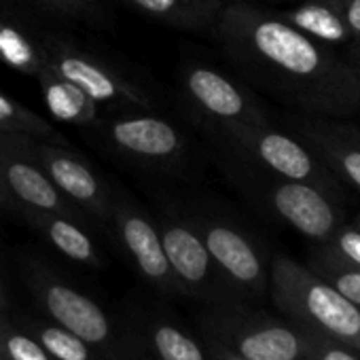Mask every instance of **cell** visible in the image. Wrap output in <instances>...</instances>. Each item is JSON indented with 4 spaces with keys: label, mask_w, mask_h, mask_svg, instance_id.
I'll list each match as a JSON object with an SVG mask.
<instances>
[{
    "label": "cell",
    "mask_w": 360,
    "mask_h": 360,
    "mask_svg": "<svg viewBox=\"0 0 360 360\" xmlns=\"http://www.w3.org/2000/svg\"><path fill=\"white\" fill-rule=\"evenodd\" d=\"M157 24L185 32L212 30L225 0H119Z\"/></svg>",
    "instance_id": "19"
},
{
    "label": "cell",
    "mask_w": 360,
    "mask_h": 360,
    "mask_svg": "<svg viewBox=\"0 0 360 360\" xmlns=\"http://www.w3.org/2000/svg\"><path fill=\"white\" fill-rule=\"evenodd\" d=\"M248 189H252L263 206L282 223L292 227L316 244H324L345 223L341 195L322 187L269 176L265 172L246 176Z\"/></svg>",
    "instance_id": "7"
},
{
    "label": "cell",
    "mask_w": 360,
    "mask_h": 360,
    "mask_svg": "<svg viewBox=\"0 0 360 360\" xmlns=\"http://www.w3.org/2000/svg\"><path fill=\"white\" fill-rule=\"evenodd\" d=\"M0 360H5V358H3V356H0Z\"/></svg>",
    "instance_id": "34"
},
{
    "label": "cell",
    "mask_w": 360,
    "mask_h": 360,
    "mask_svg": "<svg viewBox=\"0 0 360 360\" xmlns=\"http://www.w3.org/2000/svg\"><path fill=\"white\" fill-rule=\"evenodd\" d=\"M267 292L282 318L295 326L326 335L360 352V307L307 265L284 255L274 257Z\"/></svg>",
    "instance_id": "3"
},
{
    "label": "cell",
    "mask_w": 360,
    "mask_h": 360,
    "mask_svg": "<svg viewBox=\"0 0 360 360\" xmlns=\"http://www.w3.org/2000/svg\"><path fill=\"white\" fill-rule=\"evenodd\" d=\"M131 328L144 360H210L204 339L189 333L167 314H144Z\"/></svg>",
    "instance_id": "17"
},
{
    "label": "cell",
    "mask_w": 360,
    "mask_h": 360,
    "mask_svg": "<svg viewBox=\"0 0 360 360\" xmlns=\"http://www.w3.org/2000/svg\"><path fill=\"white\" fill-rule=\"evenodd\" d=\"M32 140L20 134H0V174L20 208L58 212L85 223L87 219L58 191L34 157Z\"/></svg>",
    "instance_id": "12"
},
{
    "label": "cell",
    "mask_w": 360,
    "mask_h": 360,
    "mask_svg": "<svg viewBox=\"0 0 360 360\" xmlns=\"http://www.w3.org/2000/svg\"><path fill=\"white\" fill-rule=\"evenodd\" d=\"M121 250L138 271V276L163 297H180L169 263L163 252L157 223L127 195L112 191L110 221Z\"/></svg>",
    "instance_id": "10"
},
{
    "label": "cell",
    "mask_w": 360,
    "mask_h": 360,
    "mask_svg": "<svg viewBox=\"0 0 360 360\" xmlns=\"http://www.w3.org/2000/svg\"><path fill=\"white\" fill-rule=\"evenodd\" d=\"M18 217H22L34 231H39L66 259L79 265L91 267V269L104 267V259L94 238L83 227L85 223L58 214V212H45V210H34V208H20Z\"/></svg>",
    "instance_id": "18"
},
{
    "label": "cell",
    "mask_w": 360,
    "mask_h": 360,
    "mask_svg": "<svg viewBox=\"0 0 360 360\" xmlns=\"http://www.w3.org/2000/svg\"><path fill=\"white\" fill-rule=\"evenodd\" d=\"M157 229L180 297L204 301L206 305L236 299L217 274L204 238L189 214L165 208L159 214Z\"/></svg>",
    "instance_id": "9"
},
{
    "label": "cell",
    "mask_w": 360,
    "mask_h": 360,
    "mask_svg": "<svg viewBox=\"0 0 360 360\" xmlns=\"http://www.w3.org/2000/svg\"><path fill=\"white\" fill-rule=\"evenodd\" d=\"M200 326L246 360H305L299 326L259 311L242 299L208 303Z\"/></svg>",
    "instance_id": "5"
},
{
    "label": "cell",
    "mask_w": 360,
    "mask_h": 360,
    "mask_svg": "<svg viewBox=\"0 0 360 360\" xmlns=\"http://www.w3.org/2000/svg\"><path fill=\"white\" fill-rule=\"evenodd\" d=\"M0 210H5V212H11V214H18V204L13 202L7 185H5V180H3V174H0Z\"/></svg>",
    "instance_id": "30"
},
{
    "label": "cell",
    "mask_w": 360,
    "mask_h": 360,
    "mask_svg": "<svg viewBox=\"0 0 360 360\" xmlns=\"http://www.w3.org/2000/svg\"><path fill=\"white\" fill-rule=\"evenodd\" d=\"M0 356L5 360H56L43 343L20 324L13 309L0 316Z\"/></svg>",
    "instance_id": "25"
},
{
    "label": "cell",
    "mask_w": 360,
    "mask_h": 360,
    "mask_svg": "<svg viewBox=\"0 0 360 360\" xmlns=\"http://www.w3.org/2000/svg\"><path fill=\"white\" fill-rule=\"evenodd\" d=\"M280 15L326 47L360 39V0H303Z\"/></svg>",
    "instance_id": "16"
},
{
    "label": "cell",
    "mask_w": 360,
    "mask_h": 360,
    "mask_svg": "<svg viewBox=\"0 0 360 360\" xmlns=\"http://www.w3.org/2000/svg\"><path fill=\"white\" fill-rule=\"evenodd\" d=\"M299 138L333 172L341 185L360 193V129L328 117L305 119L297 123Z\"/></svg>",
    "instance_id": "15"
},
{
    "label": "cell",
    "mask_w": 360,
    "mask_h": 360,
    "mask_svg": "<svg viewBox=\"0 0 360 360\" xmlns=\"http://www.w3.org/2000/svg\"><path fill=\"white\" fill-rule=\"evenodd\" d=\"M212 30L244 72L290 106L328 119L360 110V77L349 62L280 13L233 0L225 3Z\"/></svg>",
    "instance_id": "1"
},
{
    "label": "cell",
    "mask_w": 360,
    "mask_h": 360,
    "mask_svg": "<svg viewBox=\"0 0 360 360\" xmlns=\"http://www.w3.org/2000/svg\"><path fill=\"white\" fill-rule=\"evenodd\" d=\"M210 252L217 274L236 299H259L269 290V265L259 244L223 214L189 212Z\"/></svg>",
    "instance_id": "8"
},
{
    "label": "cell",
    "mask_w": 360,
    "mask_h": 360,
    "mask_svg": "<svg viewBox=\"0 0 360 360\" xmlns=\"http://www.w3.org/2000/svg\"><path fill=\"white\" fill-rule=\"evenodd\" d=\"M13 314L20 320V324L26 330H30L56 360H106L87 341H83L68 328L51 322L49 318L26 314V311H13Z\"/></svg>",
    "instance_id": "22"
},
{
    "label": "cell",
    "mask_w": 360,
    "mask_h": 360,
    "mask_svg": "<svg viewBox=\"0 0 360 360\" xmlns=\"http://www.w3.org/2000/svg\"><path fill=\"white\" fill-rule=\"evenodd\" d=\"M212 125L231 150L255 169L286 180L309 183L343 198V185L299 136L284 134L269 123L221 121Z\"/></svg>",
    "instance_id": "4"
},
{
    "label": "cell",
    "mask_w": 360,
    "mask_h": 360,
    "mask_svg": "<svg viewBox=\"0 0 360 360\" xmlns=\"http://www.w3.org/2000/svg\"><path fill=\"white\" fill-rule=\"evenodd\" d=\"M32 3L51 15H60L72 22L104 24L108 18L98 0H32Z\"/></svg>",
    "instance_id": "26"
},
{
    "label": "cell",
    "mask_w": 360,
    "mask_h": 360,
    "mask_svg": "<svg viewBox=\"0 0 360 360\" xmlns=\"http://www.w3.org/2000/svg\"><path fill=\"white\" fill-rule=\"evenodd\" d=\"M22 276L45 318L87 341L106 360H144L134 328L115 322L98 301L70 284L49 263L26 257L22 261Z\"/></svg>",
    "instance_id": "2"
},
{
    "label": "cell",
    "mask_w": 360,
    "mask_h": 360,
    "mask_svg": "<svg viewBox=\"0 0 360 360\" xmlns=\"http://www.w3.org/2000/svg\"><path fill=\"white\" fill-rule=\"evenodd\" d=\"M307 267L316 271L322 280H326L335 290H339L349 303L360 307V267H354L324 246H320L307 261Z\"/></svg>",
    "instance_id": "24"
},
{
    "label": "cell",
    "mask_w": 360,
    "mask_h": 360,
    "mask_svg": "<svg viewBox=\"0 0 360 360\" xmlns=\"http://www.w3.org/2000/svg\"><path fill=\"white\" fill-rule=\"evenodd\" d=\"M106 142L123 157L146 165H172L183 157L185 138L174 123L144 110H127L98 127Z\"/></svg>",
    "instance_id": "13"
},
{
    "label": "cell",
    "mask_w": 360,
    "mask_h": 360,
    "mask_svg": "<svg viewBox=\"0 0 360 360\" xmlns=\"http://www.w3.org/2000/svg\"><path fill=\"white\" fill-rule=\"evenodd\" d=\"M32 150L58 191L85 217L108 227L112 191L106 180L68 144L32 140Z\"/></svg>",
    "instance_id": "11"
},
{
    "label": "cell",
    "mask_w": 360,
    "mask_h": 360,
    "mask_svg": "<svg viewBox=\"0 0 360 360\" xmlns=\"http://www.w3.org/2000/svg\"><path fill=\"white\" fill-rule=\"evenodd\" d=\"M320 246H324L328 252H333L341 261L354 267H360V229L354 223H343L330 236V240Z\"/></svg>",
    "instance_id": "28"
},
{
    "label": "cell",
    "mask_w": 360,
    "mask_h": 360,
    "mask_svg": "<svg viewBox=\"0 0 360 360\" xmlns=\"http://www.w3.org/2000/svg\"><path fill=\"white\" fill-rule=\"evenodd\" d=\"M11 311V295H9V288L7 284L0 280V316Z\"/></svg>",
    "instance_id": "32"
},
{
    "label": "cell",
    "mask_w": 360,
    "mask_h": 360,
    "mask_svg": "<svg viewBox=\"0 0 360 360\" xmlns=\"http://www.w3.org/2000/svg\"><path fill=\"white\" fill-rule=\"evenodd\" d=\"M180 79H183V94L204 119L212 123H267V115L252 98V94H248L223 72L210 66L189 64L180 75Z\"/></svg>",
    "instance_id": "14"
},
{
    "label": "cell",
    "mask_w": 360,
    "mask_h": 360,
    "mask_svg": "<svg viewBox=\"0 0 360 360\" xmlns=\"http://www.w3.org/2000/svg\"><path fill=\"white\" fill-rule=\"evenodd\" d=\"M354 225H356V227H358V229H360V214H358V217H356V221H354Z\"/></svg>",
    "instance_id": "33"
},
{
    "label": "cell",
    "mask_w": 360,
    "mask_h": 360,
    "mask_svg": "<svg viewBox=\"0 0 360 360\" xmlns=\"http://www.w3.org/2000/svg\"><path fill=\"white\" fill-rule=\"evenodd\" d=\"M347 60H349V66L358 72V77H360V39L358 41H354V43H349L347 47Z\"/></svg>",
    "instance_id": "31"
},
{
    "label": "cell",
    "mask_w": 360,
    "mask_h": 360,
    "mask_svg": "<svg viewBox=\"0 0 360 360\" xmlns=\"http://www.w3.org/2000/svg\"><path fill=\"white\" fill-rule=\"evenodd\" d=\"M0 134H20L34 140L66 144L64 136L41 115L32 112L5 91H0Z\"/></svg>",
    "instance_id": "23"
},
{
    "label": "cell",
    "mask_w": 360,
    "mask_h": 360,
    "mask_svg": "<svg viewBox=\"0 0 360 360\" xmlns=\"http://www.w3.org/2000/svg\"><path fill=\"white\" fill-rule=\"evenodd\" d=\"M202 339H204V345L210 354V360H246L238 352H233L231 347H227L223 341H219L217 337H212L208 333H202Z\"/></svg>",
    "instance_id": "29"
},
{
    "label": "cell",
    "mask_w": 360,
    "mask_h": 360,
    "mask_svg": "<svg viewBox=\"0 0 360 360\" xmlns=\"http://www.w3.org/2000/svg\"><path fill=\"white\" fill-rule=\"evenodd\" d=\"M0 64L37 79L47 68V53L39 37H32L7 18H0Z\"/></svg>",
    "instance_id": "21"
},
{
    "label": "cell",
    "mask_w": 360,
    "mask_h": 360,
    "mask_svg": "<svg viewBox=\"0 0 360 360\" xmlns=\"http://www.w3.org/2000/svg\"><path fill=\"white\" fill-rule=\"evenodd\" d=\"M39 39L45 47L49 68L81 87L98 106L121 108L125 112H153L157 108V102L140 83L131 81L125 72H121L104 58L79 47L70 39L60 34L47 32Z\"/></svg>",
    "instance_id": "6"
},
{
    "label": "cell",
    "mask_w": 360,
    "mask_h": 360,
    "mask_svg": "<svg viewBox=\"0 0 360 360\" xmlns=\"http://www.w3.org/2000/svg\"><path fill=\"white\" fill-rule=\"evenodd\" d=\"M305 360H360V352L326 335L303 330Z\"/></svg>",
    "instance_id": "27"
},
{
    "label": "cell",
    "mask_w": 360,
    "mask_h": 360,
    "mask_svg": "<svg viewBox=\"0 0 360 360\" xmlns=\"http://www.w3.org/2000/svg\"><path fill=\"white\" fill-rule=\"evenodd\" d=\"M34 81L39 83L47 110L53 119L77 127H98L100 106L81 87L58 75L49 64Z\"/></svg>",
    "instance_id": "20"
}]
</instances>
